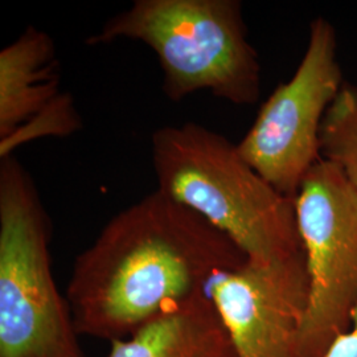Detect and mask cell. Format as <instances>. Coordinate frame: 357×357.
<instances>
[{"label": "cell", "mask_w": 357, "mask_h": 357, "mask_svg": "<svg viewBox=\"0 0 357 357\" xmlns=\"http://www.w3.org/2000/svg\"><path fill=\"white\" fill-rule=\"evenodd\" d=\"M107 357H234V351L216 307L203 291L112 342Z\"/></svg>", "instance_id": "9c48e42d"}, {"label": "cell", "mask_w": 357, "mask_h": 357, "mask_svg": "<svg viewBox=\"0 0 357 357\" xmlns=\"http://www.w3.org/2000/svg\"><path fill=\"white\" fill-rule=\"evenodd\" d=\"M321 158L357 190V85L344 82L320 128Z\"/></svg>", "instance_id": "30bf717a"}, {"label": "cell", "mask_w": 357, "mask_h": 357, "mask_svg": "<svg viewBox=\"0 0 357 357\" xmlns=\"http://www.w3.org/2000/svg\"><path fill=\"white\" fill-rule=\"evenodd\" d=\"M344 85L335 26L317 17L294 76L262 103L240 142L243 159L283 196L295 199L320 159V128Z\"/></svg>", "instance_id": "8992f818"}, {"label": "cell", "mask_w": 357, "mask_h": 357, "mask_svg": "<svg viewBox=\"0 0 357 357\" xmlns=\"http://www.w3.org/2000/svg\"><path fill=\"white\" fill-rule=\"evenodd\" d=\"M246 259L222 231L156 190L115 215L77 257L65 296L81 336L114 342Z\"/></svg>", "instance_id": "6da1fadb"}, {"label": "cell", "mask_w": 357, "mask_h": 357, "mask_svg": "<svg viewBox=\"0 0 357 357\" xmlns=\"http://www.w3.org/2000/svg\"><path fill=\"white\" fill-rule=\"evenodd\" d=\"M51 222L26 168L0 163V357H86L52 274Z\"/></svg>", "instance_id": "277c9868"}, {"label": "cell", "mask_w": 357, "mask_h": 357, "mask_svg": "<svg viewBox=\"0 0 357 357\" xmlns=\"http://www.w3.org/2000/svg\"><path fill=\"white\" fill-rule=\"evenodd\" d=\"M324 357H357V306L351 327L332 342Z\"/></svg>", "instance_id": "8fae6325"}, {"label": "cell", "mask_w": 357, "mask_h": 357, "mask_svg": "<svg viewBox=\"0 0 357 357\" xmlns=\"http://www.w3.org/2000/svg\"><path fill=\"white\" fill-rule=\"evenodd\" d=\"M310 293L301 357H324L357 306V190L323 158L295 197Z\"/></svg>", "instance_id": "5b68a950"}, {"label": "cell", "mask_w": 357, "mask_h": 357, "mask_svg": "<svg viewBox=\"0 0 357 357\" xmlns=\"http://www.w3.org/2000/svg\"><path fill=\"white\" fill-rule=\"evenodd\" d=\"M246 33L240 0H135L86 44L128 38L150 47L172 102L206 90L234 105H253L261 93V64Z\"/></svg>", "instance_id": "3957f363"}, {"label": "cell", "mask_w": 357, "mask_h": 357, "mask_svg": "<svg viewBox=\"0 0 357 357\" xmlns=\"http://www.w3.org/2000/svg\"><path fill=\"white\" fill-rule=\"evenodd\" d=\"M60 60L51 36L36 26L0 52V159L44 137L82 128L70 93L60 89Z\"/></svg>", "instance_id": "ba28073f"}, {"label": "cell", "mask_w": 357, "mask_h": 357, "mask_svg": "<svg viewBox=\"0 0 357 357\" xmlns=\"http://www.w3.org/2000/svg\"><path fill=\"white\" fill-rule=\"evenodd\" d=\"M205 291L229 333L234 357H301L310 293L305 252L246 259L216 275Z\"/></svg>", "instance_id": "52a82bcc"}, {"label": "cell", "mask_w": 357, "mask_h": 357, "mask_svg": "<svg viewBox=\"0 0 357 357\" xmlns=\"http://www.w3.org/2000/svg\"><path fill=\"white\" fill-rule=\"evenodd\" d=\"M158 190L236 243L248 259L303 252L295 199L271 187L224 135L188 122L151 135Z\"/></svg>", "instance_id": "7a4b0ae2"}]
</instances>
